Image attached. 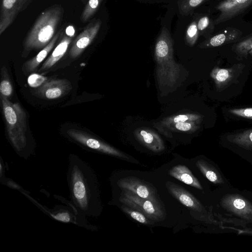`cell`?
<instances>
[{
    "label": "cell",
    "mask_w": 252,
    "mask_h": 252,
    "mask_svg": "<svg viewBox=\"0 0 252 252\" xmlns=\"http://www.w3.org/2000/svg\"><path fill=\"white\" fill-rule=\"evenodd\" d=\"M4 185H6L10 188L17 190L24 194L26 196L28 194L27 192L25 191L20 185L10 178H6Z\"/></svg>",
    "instance_id": "d6a6232c"
},
{
    "label": "cell",
    "mask_w": 252,
    "mask_h": 252,
    "mask_svg": "<svg viewBox=\"0 0 252 252\" xmlns=\"http://www.w3.org/2000/svg\"><path fill=\"white\" fill-rule=\"evenodd\" d=\"M101 25L100 19L92 20L72 41L69 51L70 58L78 57L96 36Z\"/></svg>",
    "instance_id": "30bf717a"
},
{
    "label": "cell",
    "mask_w": 252,
    "mask_h": 252,
    "mask_svg": "<svg viewBox=\"0 0 252 252\" xmlns=\"http://www.w3.org/2000/svg\"><path fill=\"white\" fill-rule=\"evenodd\" d=\"M0 99L9 140L17 154L27 159L31 153L26 136V112L19 103H12L1 95Z\"/></svg>",
    "instance_id": "3957f363"
},
{
    "label": "cell",
    "mask_w": 252,
    "mask_h": 252,
    "mask_svg": "<svg viewBox=\"0 0 252 252\" xmlns=\"http://www.w3.org/2000/svg\"><path fill=\"white\" fill-rule=\"evenodd\" d=\"M1 76L0 95L8 98L13 93V87L7 68L4 65L1 68Z\"/></svg>",
    "instance_id": "603a6c76"
},
{
    "label": "cell",
    "mask_w": 252,
    "mask_h": 252,
    "mask_svg": "<svg viewBox=\"0 0 252 252\" xmlns=\"http://www.w3.org/2000/svg\"><path fill=\"white\" fill-rule=\"evenodd\" d=\"M210 24V19L207 16H204L199 19L197 26L199 31L202 32L206 30Z\"/></svg>",
    "instance_id": "836d02e7"
},
{
    "label": "cell",
    "mask_w": 252,
    "mask_h": 252,
    "mask_svg": "<svg viewBox=\"0 0 252 252\" xmlns=\"http://www.w3.org/2000/svg\"><path fill=\"white\" fill-rule=\"evenodd\" d=\"M169 174L178 180L202 190L203 188L198 179L193 176L190 170L184 165H177L171 168Z\"/></svg>",
    "instance_id": "ffe728a7"
},
{
    "label": "cell",
    "mask_w": 252,
    "mask_h": 252,
    "mask_svg": "<svg viewBox=\"0 0 252 252\" xmlns=\"http://www.w3.org/2000/svg\"><path fill=\"white\" fill-rule=\"evenodd\" d=\"M5 165H4V162L0 158V182L1 184L4 185V182L6 179V177L5 176Z\"/></svg>",
    "instance_id": "e575fe53"
},
{
    "label": "cell",
    "mask_w": 252,
    "mask_h": 252,
    "mask_svg": "<svg viewBox=\"0 0 252 252\" xmlns=\"http://www.w3.org/2000/svg\"><path fill=\"white\" fill-rule=\"evenodd\" d=\"M73 35L63 33L62 38L57 45L50 56L47 59L39 70H47L53 67L66 52L70 44L73 41Z\"/></svg>",
    "instance_id": "ac0fdd59"
},
{
    "label": "cell",
    "mask_w": 252,
    "mask_h": 252,
    "mask_svg": "<svg viewBox=\"0 0 252 252\" xmlns=\"http://www.w3.org/2000/svg\"><path fill=\"white\" fill-rule=\"evenodd\" d=\"M201 116L195 114H184L166 118L163 121L164 125L170 126L178 123L190 121H201Z\"/></svg>",
    "instance_id": "d4e9b609"
},
{
    "label": "cell",
    "mask_w": 252,
    "mask_h": 252,
    "mask_svg": "<svg viewBox=\"0 0 252 252\" xmlns=\"http://www.w3.org/2000/svg\"><path fill=\"white\" fill-rule=\"evenodd\" d=\"M117 184L123 190L131 192L137 196L160 202L155 189L135 177H127L119 179Z\"/></svg>",
    "instance_id": "7c38bea8"
},
{
    "label": "cell",
    "mask_w": 252,
    "mask_h": 252,
    "mask_svg": "<svg viewBox=\"0 0 252 252\" xmlns=\"http://www.w3.org/2000/svg\"><path fill=\"white\" fill-rule=\"evenodd\" d=\"M71 203L84 217H97L101 212L98 186L94 171L86 161L70 155L67 172Z\"/></svg>",
    "instance_id": "6da1fadb"
},
{
    "label": "cell",
    "mask_w": 252,
    "mask_h": 252,
    "mask_svg": "<svg viewBox=\"0 0 252 252\" xmlns=\"http://www.w3.org/2000/svg\"><path fill=\"white\" fill-rule=\"evenodd\" d=\"M242 34V32L239 29L229 27L205 41L201 44L202 47H215L234 42L240 39Z\"/></svg>",
    "instance_id": "e0dca14e"
},
{
    "label": "cell",
    "mask_w": 252,
    "mask_h": 252,
    "mask_svg": "<svg viewBox=\"0 0 252 252\" xmlns=\"http://www.w3.org/2000/svg\"><path fill=\"white\" fill-rule=\"evenodd\" d=\"M63 13L61 5L54 4L40 14L24 40L23 55L32 50L42 49L49 43L57 33Z\"/></svg>",
    "instance_id": "7a4b0ae2"
},
{
    "label": "cell",
    "mask_w": 252,
    "mask_h": 252,
    "mask_svg": "<svg viewBox=\"0 0 252 252\" xmlns=\"http://www.w3.org/2000/svg\"><path fill=\"white\" fill-rule=\"evenodd\" d=\"M47 80V78L45 76L36 73H33L28 77V83L31 87L38 88Z\"/></svg>",
    "instance_id": "4dcf8cb0"
},
{
    "label": "cell",
    "mask_w": 252,
    "mask_h": 252,
    "mask_svg": "<svg viewBox=\"0 0 252 252\" xmlns=\"http://www.w3.org/2000/svg\"><path fill=\"white\" fill-rule=\"evenodd\" d=\"M103 0H89L81 14L80 20L86 23L89 21L98 10Z\"/></svg>",
    "instance_id": "cb8c5ba5"
},
{
    "label": "cell",
    "mask_w": 252,
    "mask_h": 252,
    "mask_svg": "<svg viewBox=\"0 0 252 252\" xmlns=\"http://www.w3.org/2000/svg\"><path fill=\"white\" fill-rule=\"evenodd\" d=\"M155 56L159 85H174L179 78L180 68L174 60L173 40L166 27L162 28L157 39Z\"/></svg>",
    "instance_id": "277c9868"
},
{
    "label": "cell",
    "mask_w": 252,
    "mask_h": 252,
    "mask_svg": "<svg viewBox=\"0 0 252 252\" xmlns=\"http://www.w3.org/2000/svg\"><path fill=\"white\" fill-rule=\"evenodd\" d=\"M200 121H190L178 123L174 124V128L182 131H193L199 128L198 124Z\"/></svg>",
    "instance_id": "f1b7e54d"
},
{
    "label": "cell",
    "mask_w": 252,
    "mask_h": 252,
    "mask_svg": "<svg viewBox=\"0 0 252 252\" xmlns=\"http://www.w3.org/2000/svg\"><path fill=\"white\" fill-rule=\"evenodd\" d=\"M252 48V33L244 39L239 41L234 46V51L240 56H247Z\"/></svg>",
    "instance_id": "4316f807"
},
{
    "label": "cell",
    "mask_w": 252,
    "mask_h": 252,
    "mask_svg": "<svg viewBox=\"0 0 252 252\" xmlns=\"http://www.w3.org/2000/svg\"><path fill=\"white\" fill-rule=\"evenodd\" d=\"M33 0H1L0 35L13 23L18 14L25 10Z\"/></svg>",
    "instance_id": "8fae6325"
},
{
    "label": "cell",
    "mask_w": 252,
    "mask_h": 252,
    "mask_svg": "<svg viewBox=\"0 0 252 252\" xmlns=\"http://www.w3.org/2000/svg\"><path fill=\"white\" fill-rule=\"evenodd\" d=\"M119 201L124 205L143 213L153 221L163 220L166 214L160 202L140 197L126 190H123Z\"/></svg>",
    "instance_id": "8992f818"
},
{
    "label": "cell",
    "mask_w": 252,
    "mask_h": 252,
    "mask_svg": "<svg viewBox=\"0 0 252 252\" xmlns=\"http://www.w3.org/2000/svg\"><path fill=\"white\" fill-rule=\"evenodd\" d=\"M121 209L126 214H128L131 218L137 221L146 224H153V221L147 218L141 212L126 205L121 207Z\"/></svg>",
    "instance_id": "484cf974"
},
{
    "label": "cell",
    "mask_w": 252,
    "mask_h": 252,
    "mask_svg": "<svg viewBox=\"0 0 252 252\" xmlns=\"http://www.w3.org/2000/svg\"><path fill=\"white\" fill-rule=\"evenodd\" d=\"M165 186L170 194L188 207L190 210V214L195 215V218L198 217L197 220L217 223L200 202L185 188L169 181L166 183Z\"/></svg>",
    "instance_id": "52a82bcc"
},
{
    "label": "cell",
    "mask_w": 252,
    "mask_h": 252,
    "mask_svg": "<svg viewBox=\"0 0 252 252\" xmlns=\"http://www.w3.org/2000/svg\"><path fill=\"white\" fill-rule=\"evenodd\" d=\"M134 134L140 143L152 151L159 153L165 149L161 137L149 128H138L134 132Z\"/></svg>",
    "instance_id": "2e32d148"
},
{
    "label": "cell",
    "mask_w": 252,
    "mask_h": 252,
    "mask_svg": "<svg viewBox=\"0 0 252 252\" xmlns=\"http://www.w3.org/2000/svg\"><path fill=\"white\" fill-rule=\"evenodd\" d=\"M196 165L202 174L211 182L215 184H221L224 183L221 175L217 169L205 160H197Z\"/></svg>",
    "instance_id": "44dd1931"
},
{
    "label": "cell",
    "mask_w": 252,
    "mask_h": 252,
    "mask_svg": "<svg viewBox=\"0 0 252 252\" xmlns=\"http://www.w3.org/2000/svg\"><path fill=\"white\" fill-rule=\"evenodd\" d=\"M227 139L229 141L243 148L252 149V128L229 135Z\"/></svg>",
    "instance_id": "7402d4cb"
},
{
    "label": "cell",
    "mask_w": 252,
    "mask_h": 252,
    "mask_svg": "<svg viewBox=\"0 0 252 252\" xmlns=\"http://www.w3.org/2000/svg\"><path fill=\"white\" fill-rule=\"evenodd\" d=\"M199 31L195 21L192 22L188 27L186 32V41L190 46H193L196 42Z\"/></svg>",
    "instance_id": "83f0119b"
},
{
    "label": "cell",
    "mask_w": 252,
    "mask_h": 252,
    "mask_svg": "<svg viewBox=\"0 0 252 252\" xmlns=\"http://www.w3.org/2000/svg\"><path fill=\"white\" fill-rule=\"evenodd\" d=\"M72 89L70 82L65 79L47 80L42 85L37 88L34 93L40 98L54 99L61 97Z\"/></svg>",
    "instance_id": "4fadbf2b"
},
{
    "label": "cell",
    "mask_w": 252,
    "mask_h": 252,
    "mask_svg": "<svg viewBox=\"0 0 252 252\" xmlns=\"http://www.w3.org/2000/svg\"><path fill=\"white\" fill-rule=\"evenodd\" d=\"M63 32V29L59 30L48 45L41 49L35 57L24 63V67L26 71L31 72L36 69L40 63L53 49L57 40L61 37Z\"/></svg>",
    "instance_id": "d6986e66"
},
{
    "label": "cell",
    "mask_w": 252,
    "mask_h": 252,
    "mask_svg": "<svg viewBox=\"0 0 252 252\" xmlns=\"http://www.w3.org/2000/svg\"><path fill=\"white\" fill-rule=\"evenodd\" d=\"M252 4V0H223L216 6L220 11L219 16L214 21L218 25L230 20L243 12Z\"/></svg>",
    "instance_id": "5bb4252c"
},
{
    "label": "cell",
    "mask_w": 252,
    "mask_h": 252,
    "mask_svg": "<svg viewBox=\"0 0 252 252\" xmlns=\"http://www.w3.org/2000/svg\"><path fill=\"white\" fill-rule=\"evenodd\" d=\"M250 54L251 55H252V48L249 51L248 55Z\"/></svg>",
    "instance_id": "d590c367"
},
{
    "label": "cell",
    "mask_w": 252,
    "mask_h": 252,
    "mask_svg": "<svg viewBox=\"0 0 252 252\" xmlns=\"http://www.w3.org/2000/svg\"></svg>",
    "instance_id": "74e56055"
},
{
    "label": "cell",
    "mask_w": 252,
    "mask_h": 252,
    "mask_svg": "<svg viewBox=\"0 0 252 252\" xmlns=\"http://www.w3.org/2000/svg\"><path fill=\"white\" fill-rule=\"evenodd\" d=\"M81 0L83 4H85L87 1V0Z\"/></svg>",
    "instance_id": "8d00e7d4"
},
{
    "label": "cell",
    "mask_w": 252,
    "mask_h": 252,
    "mask_svg": "<svg viewBox=\"0 0 252 252\" xmlns=\"http://www.w3.org/2000/svg\"><path fill=\"white\" fill-rule=\"evenodd\" d=\"M221 206L228 212L252 223V203L238 194H227L220 201Z\"/></svg>",
    "instance_id": "9c48e42d"
},
{
    "label": "cell",
    "mask_w": 252,
    "mask_h": 252,
    "mask_svg": "<svg viewBox=\"0 0 252 252\" xmlns=\"http://www.w3.org/2000/svg\"><path fill=\"white\" fill-rule=\"evenodd\" d=\"M206 0H184L181 5V11L183 13H187Z\"/></svg>",
    "instance_id": "f546056e"
},
{
    "label": "cell",
    "mask_w": 252,
    "mask_h": 252,
    "mask_svg": "<svg viewBox=\"0 0 252 252\" xmlns=\"http://www.w3.org/2000/svg\"><path fill=\"white\" fill-rule=\"evenodd\" d=\"M229 112L240 117L252 120V108L232 109L229 110Z\"/></svg>",
    "instance_id": "1f68e13d"
},
{
    "label": "cell",
    "mask_w": 252,
    "mask_h": 252,
    "mask_svg": "<svg viewBox=\"0 0 252 252\" xmlns=\"http://www.w3.org/2000/svg\"><path fill=\"white\" fill-rule=\"evenodd\" d=\"M55 196L56 198L61 200L64 204H67L68 206L57 205L53 209H50L41 206L36 201L34 203L41 210L57 220L66 223H72L90 230L94 231L97 229L96 226L89 223L86 217L80 214L71 202H69L61 196Z\"/></svg>",
    "instance_id": "5b68a950"
},
{
    "label": "cell",
    "mask_w": 252,
    "mask_h": 252,
    "mask_svg": "<svg viewBox=\"0 0 252 252\" xmlns=\"http://www.w3.org/2000/svg\"><path fill=\"white\" fill-rule=\"evenodd\" d=\"M241 64H235L228 68H221L216 67L210 73L211 78L214 80L216 87L219 90H222L232 83L236 79L237 73L240 71Z\"/></svg>",
    "instance_id": "9a60e30c"
},
{
    "label": "cell",
    "mask_w": 252,
    "mask_h": 252,
    "mask_svg": "<svg viewBox=\"0 0 252 252\" xmlns=\"http://www.w3.org/2000/svg\"><path fill=\"white\" fill-rule=\"evenodd\" d=\"M68 136L86 149L120 158L128 160L129 156L94 136L74 129L67 131Z\"/></svg>",
    "instance_id": "ba28073f"
}]
</instances>
